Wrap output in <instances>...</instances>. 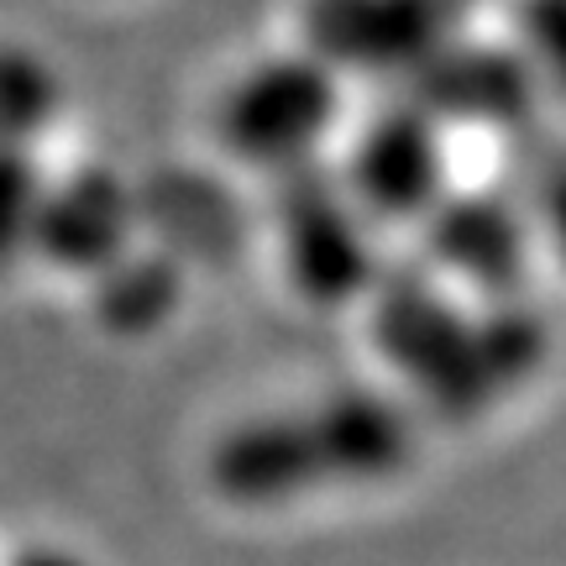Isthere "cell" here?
Wrapping results in <instances>:
<instances>
[{
  "label": "cell",
  "mask_w": 566,
  "mask_h": 566,
  "mask_svg": "<svg viewBox=\"0 0 566 566\" xmlns=\"http://www.w3.org/2000/svg\"><path fill=\"white\" fill-rule=\"evenodd\" d=\"M373 336L388 367L424 399L436 420L467 424L514 399L551 357L546 325L530 310L493 304L472 315L424 273L378 283Z\"/></svg>",
  "instance_id": "1"
},
{
  "label": "cell",
  "mask_w": 566,
  "mask_h": 566,
  "mask_svg": "<svg viewBox=\"0 0 566 566\" xmlns=\"http://www.w3.org/2000/svg\"><path fill=\"white\" fill-rule=\"evenodd\" d=\"M409 457H415L409 405L373 388H352L237 424L210 457V483L231 504L273 509L325 488L394 478L409 467Z\"/></svg>",
  "instance_id": "2"
},
{
  "label": "cell",
  "mask_w": 566,
  "mask_h": 566,
  "mask_svg": "<svg viewBox=\"0 0 566 566\" xmlns=\"http://www.w3.org/2000/svg\"><path fill=\"white\" fill-rule=\"evenodd\" d=\"M342 122V74L310 53L258 59L221 90L216 137L237 163L300 179L304 163Z\"/></svg>",
  "instance_id": "3"
},
{
  "label": "cell",
  "mask_w": 566,
  "mask_h": 566,
  "mask_svg": "<svg viewBox=\"0 0 566 566\" xmlns=\"http://www.w3.org/2000/svg\"><path fill=\"white\" fill-rule=\"evenodd\" d=\"M472 0H304V53L331 74L420 80L451 42H462Z\"/></svg>",
  "instance_id": "4"
},
{
  "label": "cell",
  "mask_w": 566,
  "mask_h": 566,
  "mask_svg": "<svg viewBox=\"0 0 566 566\" xmlns=\"http://www.w3.org/2000/svg\"><path fill=\"white\" fill-rule=\"evenodd\" d=\"M279 252L289 283L315 304L378 294V242L342 179H289L279 200Z\"/></svg>",
  "instance_id": "5"
},
{
  "label": "cell",
  "mask_w": 566,
  "mask_h": 566,
  "mask_svg": "<svg viewBox=\"0 0 566 566\" xmlns=\"http://www.w3.org/2000/svg\"><path fill=\"white\" fill-rule=\"evenodd\" d=\"M342 189L367 221H430L446 205V147L441 122L415 101L394 105L357 132L342 168Z\"/></svg>",
  "instance_id": "6"
},
{
  "label": "cell",
  "mask_w": 566,
  "mask_h": 566,
  "mask_svg": "<svg viewBox=\"0 0 566 566\" xmlns=\"http://www.w3.org/2000/svg\"><path fill=\"white\" fill-rule=\"evenodd\" d=\"M430 263L462 279L488 300H504L525 279L530 263V226L499 195H446V205L424 221Z\"/></svg>",
  "instance_id": "7"
},
{
  "label": "cell",
  "mask_w": 566,
  "mask_h": 566,
  "mask_svg": "<svg viewBox=\"0 0 566 566\" xmlns=\"http://www.w3.org/2000/svg\"><path fill=\"white\" fill-rule=\"evenodd\" d=\"M409 101L424 116L451 126H509L530 116L535 95V69L520 48H478V42H451L441 59L409 80Z\"/></svg>",
  "instance_id": "8"
},
{
  "label": "cell",
  "mask_w": 566,
  "mask_h": 566,
  "mask_svg": "<svg viewBox=\"0 0 566 566\" xmlns=\"http://www.w3.org/2000/svg\"><path fill=\"white\" fill-rule=\"evenodd\" d=\"M520 53L541 84L566 90V0H520L514 6Z\"/></svg>",
  "instance_id": "9"
},
{
  "label": "cell",
  "mask_w": 566,
  "mask_h": 566,
  "mask_svg": "<svg viewBox=\"0 0 566 566\" xmlns=\"http://www.w3.org/2000/svg\"><path fill=\"white\" fill-rule=\"evenodd\" d=\"M535 216H541L546 247L556 252V263L566 268V158L541 179V205H535Z\"/></svg>",
  "instance_id": "10"
},
{
  "label": "cell",
  "mask_w": 566,
  "mask_h": 566,
  "mask_svg": "<svg viewBox=\"0 0 566 566\" xmlns=\"http://www.w3.org/2000/svg\"><path fill=\"white\" fill-rule=\"evenodd\" d=\"M6 566H90V562L69 546H27V551H17Z\"/></svg>",
  "instance_id": "11"
}]
</instances>
